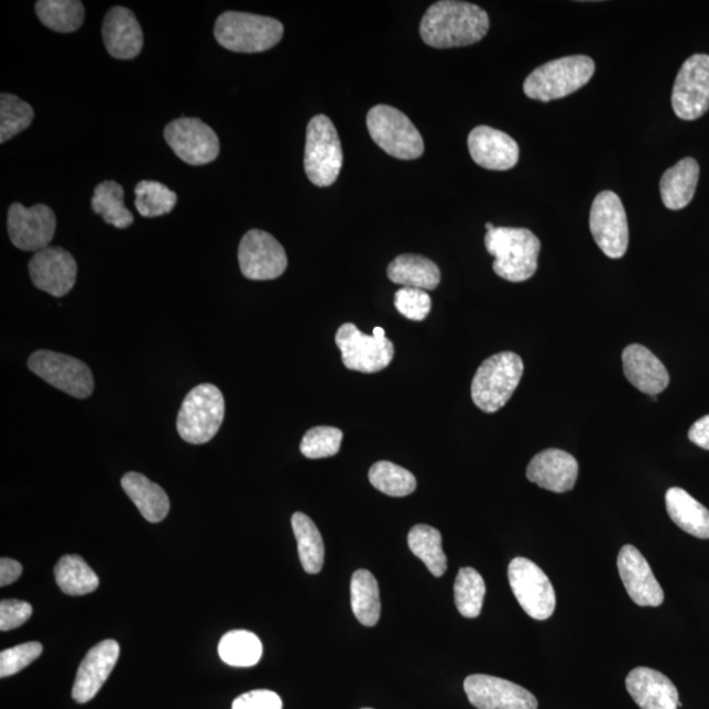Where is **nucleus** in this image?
Segmentation results:
<instances>
[{"instance_id":"nucleus-26","label":"nucleus","mask_w":709,"mask_h":709,"mask_svg":"<svg viewBox=\"0 0 709 709\" xmlns=\"http://www.w3.org/2000/svg\"><path fill=\"white\" fill-rule=\"evenodd\" d=\"M700 175L699 163L684 159L667 170L659 182L661 197L667 209H684L694 199Z\"/></svg>"},{"instance_id":"nucleus-23","label":"nucleus","mask_w":709,"mask_h":709,"mask_svg":"<svg viewBox=\"0 0 709 709\" xmlns=\"http://www.w3.org/2000/svg\"><path fill=\"white\" fill-rule=\"evenodd\" d=\"M103 41L107 52L116 59H133L143 46V33L138 18L126 7H113L103 22Z\"/></svg>"},{"instance_id":"nucleus-41","label":"nucleus","mask_w":709,"mask_h":709,"mask_svg":"<svg viewBox=\"0 0 709 709\" xmlns=\"http://www.w3.org/2000/svg\"><path fill=\"white\" fill-rule=\"evenodd\" d=\"M342 440L343 433L337 427H313L304 435L299 451L313 460L331 458L339 452Z\"/></svg>"},{"instance_id":"nucleus-10","label":"nucleus","mask_w":709,"mask_h":709,"mask_svg":"<svg viewBox=\"0 0 709 709\" xmlns=\"http://www.w3.org/2000/svg\"><path fill=\"white\" fill-rule=\"evenodd\" d=\"M509 582L524 612L535 620H547L556 609L554 585L528 558L516 557L509 565Z\"/></svg>"},{"instance_id":"nucleus-14","label":"nucleus","mask_w":709,"mask_h":709,"mask_svg":"<svg viewBox=\"0 0 709 709\" xmlns=\"http://www.w3.org/2000/svg\"><path fill=\"white\" fill-rule=\"evenodd\" d=\"M241 272L250 281H274L288 268L281 243L268 231L252 229L243 236L238 249Z\"/></svg>"},{"instance_id":"nucleus-1","label":"nucleus","mask_w":709,"mask_h":709,"mask_svg":"<svg viewBox=\"0 0 709 709\" xmlns=\"http://www.w3.org/2000/svg\"><path fill=\"white\" fill-rule=\"evenodd\" d=\"M490 22L481 7L455 0L436 2L421 22V37L438 50L468 46L487 36Z\"/></svg>"},{"instance_id":"nucleus-28","label":"nucleus","mask_w":709,"mask_h":709,"mask_svg":"<svg viewBox=\"0 0 709 709\" xmlns=\"http://www.w3.org/2000/svg\"><path fill=\"white\" fill-rule=\"evenodd\" d=\"M386 274L391 282L402 285L404 288L424 291L438 288L441 277L438 265L425 257L414 254L395 258L388 265Z\"/></svg>"},{"instance_id":"nucleus-27","label":"nucleus","mask_w":709,"mask_h":709,"mask_svg":"<svg viewBox=\"0 0 709 709\" xmlns=\"http://www.w3.org/2000/svg\"><path fill=\"white\" fill-rule=\"evenodd\" d=\"M121 487L148 522L160 523L165 520L170 511V500L160 486L141 473L129 472L122 477Z\"/></svg>"},{"instance_id":"nucleus-24","label":"nucleus","mask_w":709,"mask_h":709,"mask_svg":"<svg viewBox=\"0 0 709 709\" xmlns=\"http://www.w3.org/2000/svg\"><path fill=\"white\" fill-rule=\"evenodd\" d=\"M625 686L641 709L678 708L677 687L663 673L650 669V667H636L626 677Z\"/></svg>"},{"instance_id":"nucleus-32","label":"nucleus","mask_w":709,"mask_h":709,"mask_svg":"<svg viewBox=\"0 0 709 709\" xmlns=\"http://www.w3.org/2000/svg\"><path fill=\"white\" fill-rule=\"evenodd\" d=\"M91 208L114 228L127 229L134 222L131 210L124 206V188L113 181L98 184L94 190Z\"/></svg>"},{"instance_id":"nucleus-3","label":"nucleus","mask_w":709,"mask_h":709,"mask_svg":"<svg viewBox=\"0 0 709 709\" xmlns=\"http://www.w3.org/2000/svg\"><path fill=\"white\" fill-rule=\"evenodd\" d=\"M283 35L284 26L279 20L247 12H223L215 24L217 43L236 53L270 51Z\"/></svg>"},{"instance_id":"nucleus-16","label":"nucleus","mask_w":709,"mask_h":709,"mask_svg":"<svg viewBox=\"0 0 709 709\" xmlns=\"http://www.w3.org/2000/svg\"><path fill=\"white\" fill-rule=\"evenodd\" d=\"M56 228V215L44 204L26 208L13 203L9 209L7 230L13 247L19 250L39 252L50 248Z\"/></svg>"},{"instance_id":"nucleus-9","label":"nucleus","mask_w":709,"mask_h":709,"mask_svg":"<svg viewBox=\"0 0 709 709\" xmlns=\"http://www.w3.org/2000/svg\"><path fill=\"white\" fill-rule=\"evenodd\" d=\"M372 332V336H367L353 324L339 327L336 343L347 370L377 373L392 363V340L386 338L383 327H374Z\"/></svg>"},{"instance_id":"nucleus-13","label":"nucleus","mask_w":709,"mask_h":709,"mask_svg":"<svg viewBox=\"0 0 709 709\" xmlns=\"http://www.w3.org/2000/svg\"><path fill=\"white\" fill-rule=\"evenodd\" d=\"M675 114L685 121H694L709 109V56L694 54L681 65L675 79L672 95Z\"/></svg>"},{"instance_id":"nucleus-46","label":"nucleus","mask_w":709,"mask_h":709,"mask_svg":"<svg viewBox=\"0 0 709 709\" xmlns=\"http://www.w3.org/2000/svg\"><path fill=\"white\" fill-rule=\"evenodd\" d=\"M22 564L17 560H12V558L3 557L2 560H0V586L6 588V586L18 581L19 577L22 576Z\"/></svg>"},{"instance_id":"nucleus-4","label":"nucleus","mask_w":709,"mask_h":709,"mask_svg":"<svg viewBox=\"0 0 709 709\" xmlns=\"http://www.w3.org/2000/svg\"><path fill=\"white\" fill-rule=\"evenodd\" d=\"M596 73V63L588 56H569L538 66L524 80L523 90L530 99H563L588 85Z\"/></svg>"},{"instance_id":"nucleus-35","label":"nucleus","mask_w":709,"mask_h":709,"mask_svg":"<svg viewBox=\"0 0 709 709\" xmlns=\"http://www.w3.org/2000/svg\"><path fill=\"white\" fill-rule=\"evenodd\" d=\"M58 588L67 596L90 595L99 588V578L90 565L77 555L61 558L56 567Z\"/></svg>"},{"instance_id":"nucleus-19","label":"nucleus","mask_w":709,"mask_h":709,"mask_svg":"<svg viewBox=\"0 0 709 709\" xmlns=\"http://www.w3.org/2000/svg\"><path fill=\"white\" fill-rule=\"evenodd\" d=\"M618 569L626 592L637 606L658 607L664 603V590L654 577L651 565L633 545H624L620 549Z\"/></svg>"},{"instance_id":"nucleus-6","label":"nucleus","mask_w":709,"mask_h":709,"mask_svg":"<svg viewBox=\"0 0 709 709\" xmlns=\"http://www.w3.org/2000/svg\"><path fill=\"white\" fill-rule=\"evenodd\" d=\"M223 417L225 400L221 391L212 384L197 385L183 401L177 414V433L190 445H206L215 438Z\"/></svg>"},{"instance_id":"nucleus-43","label":"nucleus","mask_w":709,"mask_h":709,"mask_svg":"<svg viewBox=\"0 0 709 709\" xmlns=\"http://www.w3.org/2000/svg\"><path fill=\"white\" fill-rule=\"evenodd\" d=\"M394 306L400 315L421 323L432 310V297L424 290L401 288L395 292Z\"/></svg>"},{"instance_id":"nucleus-38","label":"nucleus","mask_w":709,"mask_h":709,"mask_svg":"<svg viewBox=\"0 0 709 709\" xmlns=\"http://www.w3.org/2000/svg\"><path fill=\"white\" fill-rule=\"evenodd\" d=\"M455 603L463 618L480 617L487 586L479 571L461 568L455 581Z\"/></svg>"},{"instance_id":"nucleus-47","label":"nucleus","mask_w":709,"mask_h":709,"mask_svg":"<svg viewBox=\"0 0 709 709\" xmlns=\"http://www.w3.org/2000/svg\"><path fill=\"white\" fill-rule=\"evenodd\" d=\"M688 439H690L694 445L709 451V415L695 422L690 432H688Z\"/></svg>"},{"instance_id":"nucleus-17","label":"nucleus","mask_w":709,"mask_h":709,"mask_svg":"<svg viewBox=\"0 0 709 709\" xmlns=\"http://www.w3.org/2000/svg\"><path fill=\"white\" fill-rule=\"evenodd\" d=\"M463 690L479 709H537L536 698L526 688L492 675H469Z\"/></svg>"},{"instance_id":"nucleus-20","label":"nucleus","mask_w":709,"mask_h":709,"mask_svg":"<svg viewBox=\"0 0 709 709\" xmlns=\"http://www.w3.org/2000/svg\"><path fill=\"white\" fill-rule=\"evenodd\" d=\"M120 656L118 641L105 640L91 647L79 666L77 678L73 686V699L80 705L97 697L109 675L114 669Z\"/></svg>"},{"instance_id":"nucleus-15","label":"nucleus","mask_w":709,"mask_h":709,"mask_svg":"<svg viewBox=\"0 0 709 709\" xmlns=\"http://www.w3.org/2000/svg\"><path fill=\"white\" fill-rule=\"evenodd\" d=\"M165 140L173 152L190 166L214 162L220 154V140L200 119H176L165 128Z\"/></svg>"},{"instance_id":"nucleus-7","label":"nucleus","mask_w":709,"mask_h":709,"mask_svg":"<svg viewBox=\"0 0 709 709\" xmlns=\"http://www.w3.org/2000/svg\"><path fill=\"white\" fill-rule=\"evenodd\" d=\"M304 167L317 187L331 186L343 167L342 143L336 126L325 114L315 116L306 129Z\"/></svg>"},{"instance_id":"nucleus-40","label":"nucleus","mask_w":709,"mask_h":709,"mask_svg":"<svg viewBox=\"0 0 709 709\" xmlns=\"http://www.w3.org/2000/svg\"><path fill=\"white\" fill-rule=\"evenodd\" d=\"M35 119V111L15 95H0V143H6L25 131Z\"/></svg>"},{"instance_id":"nucleus-29","label":"nucleus","mask_w":709,"mask_h":709,"mask_svg":"<svg viewBox=\"0 0 709 709\" xmlns=\"http://www.w3.org/2000/svg\"><path fill=\"white\" fill-rule=\"evenodd\" d=\"M666 510L680 530L695 537L709 538V510L680 488L667 490Z\"/></svg>"},{"instance_id":"nucleus-33","label":"nucleus","mask_w":709,"mask_h":709,"mask_svg":"<svg viewBox=\"0 0 709 709\" xmlns=\"http://www.w3.org/2000/svg\"><path fill=\"white\" fill-rule=\"evenodd\" d=\"M35 10L46 29L58 33L78 31L85 22V7L78 0H39Z\"/></svg>"},{"instance_id":"nucleus-45","label":"nucleus","mask_w":709,"mask_h":709,"mask_svg":"<svg viewBox=\"0 0 709 709\" xmlns=\"http://www.w3.org/2000/svg\"><path fill=\"white\" fill-rule=\"evenodd\" d=\"M233 709H283V701L274 691L254 690L238 697Z\"/></svg>"},{"instance_id":"nucleus-18","label":"nucleus","mask_w":709,"mask_h":709,"mask_svg":"<svg viewBox=\"0 0 709 709\" xmlns=\"http://www.w3.org/2000/svg\"><path fill=\"white\" fill-rule=\"evenodd\" d=\"M78 265L69 251L46 248L36 252L30 262V275L37 290L54 297H64L77 282Z\"/></svg>"},{"instance_id":"nucleus-25","label":"nucleus","mask_w":709,"mask_h":709,"mask_svg":"<svg viewBox=\"0 0 709 709\" xmlns=\"http://www.w3.org/2000/svg\"><path fill=\"white\" fill-rule=\"evenodd\" d=\"M622 359L626 380L640 392L657 395L669 385V372L646 347L631 345L623 351Z\"/></svg>"},{"instance_id":"nucleus-22","label":"nucleus","mask_w":709,"mask_h":709,"mask_svg":"<svg viewBox=\"0 0 709 709\" xmlns=\"http://www.w3.org/2000/svg\"><path fill=\"white\" fill-rule=\"evenodd\" d=\"M527 479L549 492L567 493L576 486L578 462L561 449H545L530 461Z\"/></svg>"},{"instance_id":"nucleus-39","label":"nucleus","mask_w":709,"mask_h":709,"mask_svg":"<svg viewBox=\"0 0 709 709\" xmlns=\"http://www.w3.org/2000/svg\"><path fill=\"white\" fill-rule=\"evenodd\" d=\"M135 209L142 217L155 218L165 216L175 208L177 196L160 182L142 181L134 188Z\"/></svg>"},{"instance_id":"nucleus-21","label":"nucleus","mask_w":709,"mask_h":709,"mask_svg":"<svg viewBox=\"0 0 709 709\" xmlns=\"http://www.w3.org/2000/svg\"><path fill=\"white\" fill-rule=\"evenodd\" d=\"M468 148L477 165L494 172H506L520 161L516 141L487 126L477 127L469 133Z\"/></svg>"},{"instance_id":"nucleus-5","label":"nucleus","mask_w":709,"mask_h":709,"mask_svg":"<svg viewBox=\"0 0 709 709\" xmlns=\"http://www.w3.org/2000/svg\"><path fill=\"white\" fill-rule=\"evenodd\" d=\"M523 372V360L514 352L495 353L483 361L470 388L475 405L486 413L500 411L516 391Z\"/></svg>"},{"instance_id":"nucleus-42","label":"nucleus","mask_w":709,"mask_h":709,"mask_svg":"<svg viewBox=\"0 0 709 709\" xmlns=\"http://www.w3.org/2000/svg\"><path fill=\"white\" fill-rule=\"evenodd\" d=\"M41 653H43V645L36 641L3 651L0 653V677L7 678L22 672L36 661Z\"/></svg>"},{"instance_id":"nucleus-36","label":"nucleus","mask_w":709,"mask_h":709,"mask_svg":"<svg viewBox=\"0 0 709 709\" xmlns=\"http://www.w3.org/2000/svg\"><path fill=\"white\" fill-rule=\"evenodd\" d=\"M263 646L261 640L249 631H230L218 644V654L225 664L236 667L254 666L261 659Z\"/></svg>"},{"instance_id":"nucleus-48","label":"nucleus","mask_w":709,"mask_h":709,"mask_svg":"<svg viewBox=\"0 0 709 709\" xmlns=\"http://www.w3.org/2000/svg\"><path fill=\"white\" fill-rule=\"evenodd\" d=\"M495 228H497V227H494V225H493V223H490V222H488V223H487V230H488V231H492V230H494Z\"/></svg>"},{"instance_id":"nucleus-37","label":"nucleus","mask_w":709,"mask_h":709,"mask_svg":"<svg viewBox=\"0 0 709 709\" xmlns=\"http://www.w3.org/2000/svg\"><path fill=\"white\" fill-rule=\"evenodd\" d=\"M368 477L374 489L390 497L411 495L417 489L414 475L391 461L373 463Z\"/></svg>"},{"instance_id":"nucleus-12","label":"nucleus","mask_w":709,"mask_h":709,"mask_svg":"<svg viewBox=\"0 0 709 709\" xmlns=\"http://www.w3.org/2000/svg\"><path fill=\"white\" fill-rule=\"evenodd\" d=\"M590 231L607 257L620 259L625 255L630 243L629 221L622 200L612 190H603L592 203Z\"/></svg>"},{"instance_id":"nucleus-11","label":"nucleus","mask_w":709,"mask_h":709,"mask_svg":"<svg viewBox=\"0 0 709 709\" xmlns=\"http://www.w3.org/2000/svg\"><path fill=\"white\" fill-rule=\"evenodd\" d=\"M29 368L47 384L72 397L84 400L94 392V378L90 368L67 354L40 350L29 359Z\"/></svg>"},{"instance_id":"nucleus-30","label":"nucleus","mask_w":709,"mask_h":709,"mask_svg":"<svg viewBox=\"0 0 709 709\" xmlns=\"http://www.w3.org/2000/svg\"><path fill=\"white\" fill-rule=\"evenodd\" d=\"M293 534L296 536L299 561L309 575H317L324 567L325 545L315 522L308 515L296 513L292 516Z\"/></svg>"},{"instance_id":"nucleus-34","label":"nucleus","mask_w":709,"mask_h":709,"mask_svg":"<svg viewBox=\"0 0 709 709\" xmlns=\"http://www.w3.org/2000/svg\"><path fill=\"white\" fill-rule=\"evenodd\" d=\"M408 548L424 563L434 577H441L447 570V556L441 547V534L438 530L417 524L408 532Z\"/></svg>"},{"instance_id":"nucleus-44","label":"nucleus","mask_w":709,"mask_h":709,"mask_svg":"<svg viewBox=\"0 0 709 709\" xmlns=\"http://www.w3.org/2000/svg\"><path fill=\"white\" fill-rule=\"evenodd\" d=\"M32 617V606L18 599H7L0 603V631L17 630L29 622Z\"/></svg>"},{"instance_id":"nucleus-8","label":"nucleus","mask_w":709,"mask_h":709,"mask_svg":"<svg viewBox=\"0 0 709 709\" xmlns=\"http://www.w3.org/2000/svg\"><path fill=\"white\" fill-rule=\"evenodd\" d=\"M368 132L378 146L397 160H417L425 152L424 139L411 119L397 108L380 105L367 116Z\"/></svg>"},{"instance_id":"nucleus-49","label":"nucleus","mask_w":709,"mask_h":709,"mask_svg":"<svg viewBox=\"0 0 709 709\" xmlns=\"http://www.w3.org/2000/svg\"><path fill=\"white\" fill-rule=\"evenodd\" d=\"M363 709H372V708H363Z\"/></svg>"},{"instance_id":"nucleus-2","label":"nucleus","mask_w":709,"mask_h":709,"mask_svg":"<svg viewBox=\"0 0 709 709\" xmlns=\"http://www.w3.org/2000/svg\"><path fill=\"white\" fill-rule=\"evenodd\" d=\"M486 247L495 258L493 270L504 281L527 282L537 271L542 243L528 229L495 228L488 231Z\"/></svg>"},{"instance_id":"nucleus-31","label":"nucleus","mask_w":709,"mask_h":709,"mask_svg":"<svg viewBox=\"0 0 709 709\" xmlns=\"http://www.w3.org/2000/svg\"><path fill=\"white\" fill-rule=\"evenodd\" d=\"M351 607L354 617L366 626L379 623L381 613L378 579L371 571L359 569L351 578Z\"/></svg>"}]
</instances>
